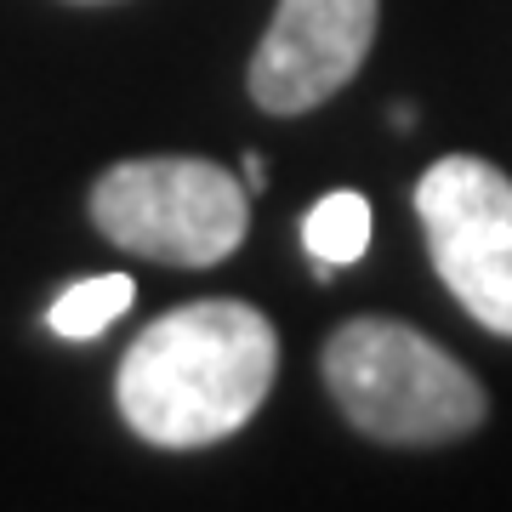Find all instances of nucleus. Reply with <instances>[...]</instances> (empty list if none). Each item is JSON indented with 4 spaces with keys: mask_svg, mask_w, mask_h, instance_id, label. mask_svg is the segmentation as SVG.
Returning <instances> with one entry per match:
<instances>
[{
    "mask_svg": "<svg viewBox=\"0 0 512 512\" xmlns=\"http://www.w3.org/2000/svg\"><path fill=\"white\" fill-rule=\"evenodd\" d=\"M279 370L274 325L234 296L183 302L120 359L114 399L137 439L160 450L222 444L262 410Z\"/></svg>",
    "mask_w": 512,
    "mask_h": 512,
    "instance_id": "nucleus-1",
    "label": "nucleus"
},
{
    "mask_svg": "<svg viewBox=\"0 0 512 512\" xmlns=\"http://www.w3.org/2000/svg\"><path fill=\"white\" fill-rule=\"evenodd\" d=\"M336 410L382 444H444L484 421V387L461 359L399 319H348L325 342Z\"/></svg>",
    "mask_w": 512,
    "mask_h": 512,
    "instance_id": "nucleus-2",
    "label": "nucleus"
},
{
    "mask_svg": "<svg viewBox=\"0 0 512 512\" xmlns=\"http://www.w3.org/2000/svg\"><path fill=\"white\" fill-rule=\"evenodd\" d=\"M251 188L217 160L194 154H154L120 160L92 188L97 234L120 251L171 262V268H211L239 251L251 228Z\"/></svg>",
    "mask_w": 512,
    "mask_h": 512,
    "instance_id": "nucleus-3",
    "label": "nucleus"
},
{
    "mask_svg": "<svg viewBox=\"0 0 512 512\" xmlns=\"http://www.w3.org/2000/svg\"><path fill=\"white\" fill-rule=\"evenodd\" d=\"M416 217L444 291L484 330L512 336V177L473 154H444L416 183Z\"/></svg>",
    "mask_w": 512,
    "mask_h": 512,
    "instance_id": "nucleus-4",
    "label": "nucleus"
},
{
    "mask_svg": "<svg viewBox=\"0 0 512 512\" xmlns=\"http://www.w3.org/2000/svg\"><path fill=\"white\" fill-rule=\"evenodd\" d=\"M376 40V0H279L251 57V97L268 114H308L348 86Z\"/></svg>",
    "mask_w": 512,
    "mask_h": 512,
    "instance_id": "nucleus-5",
    "label": "nucleus"
},
{
    "mask_svg": "<svg viewBox=\"0 0 512 512\" xmlns=\"http://www.w3.org/2000/svg\"><path fill=\"white\" fill-rule=\"evenodd\" d=\"M131 302H137L131 274H97V279H80V285H69V291L57 296L52 308H46V325H52V336H63V342H92V336H103Z\"/></svg>",
    "mask_w": 512,
    "mask_h": 512,
    "instance_id": "nucleus-6",
    "label": "nucleus"
},
{
    "mask_svg": "<svg viewBox=\"0 0 512 512\" xmlns=\"http://www.w3.org/2000/svg\"><path fill=\"white\" fill-rule=\"evenodd\" d=\"M302 245L319 256V268H342L359 262L370 245V200L353 188H336L302 217Z\"/></svg>",
    "mask_w": 512,
    "mask_h": 512,
    "instance_id": "nucleus-7",
    "label": "nucleus"
},
{
    "mask_svg": "<svg viewBox=\"0 0 512 512\" xmlns=\"http://www.w3.org/2000/svg\"><path fill=\"white\" fill-rule=\"evenodd\" d=\"M268 183V165L256 160V154H245V188H262Z\"/></svg>",
    "mask_w": 512,
    "mask_h": 512,
    "instance_id": "nucleus-8",
    "label": "nucleus"
}]
</instances>
